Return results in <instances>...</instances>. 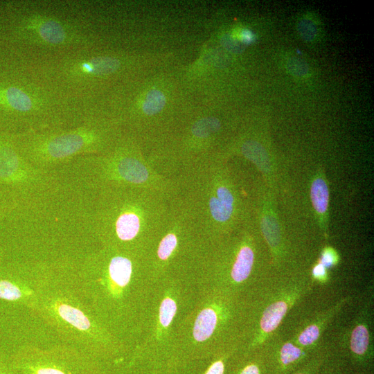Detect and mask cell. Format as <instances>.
I'll return each mask as SVG.
<instances>
[{
	"label": "cell",
	"instance_id": "obj_11",
	"mask_svg": "<svg viewBox=\"0 0 374 374\" xmlns=\"http://www.w3.org/2000/svg\"><path fill=\"white\" fill-rule=\"evenodd\" d=\"M209 243L175 195L165 226L145 254L148 267L159 270L173 264L197 265Z\"/></svg>",
	"mask_w": 374,
	"mask_h": 374
},
{
	"label": "cell",
	"instance_id": "obj_1",
	"mask_svg": "<svg viewBox=\"0 0 374 374\" xmlns=\"http://www.w3.org/2000/svg\"><path fill=\"white\" fill-rule=\"evenodd\" d=\"M88 113L87 104L63 93L0 45V131L18 134L61 126Z\"/></svg>",
	"mask_w": 374,
	"mask_h": 374
},
{
	"label": "cell",
	"instance_id": "obj_16",
	"mask_svg": "<svg viewBox=\"0 0 374 374\" xmlns=\"http://www.w3.org/2000/svg\"><path fill=\"white\" fill-rule=\"evenodd\" d=\"M261 348L269 374H290L319 349L315 352L306 350L296 344L290 337H284L277 332Z\"/></svg>",
	"mask_w": 374,
	"mask_h": 374
},
{
	"label": "cell",
	"instance_id": "obj_6",
	"mask_svg": "<svg viewBox=\"0 0 374 374\" xmlns=\"http://www.w3.org/2000/svg\"><path fill=\"white\" fill-rule=\"evenodd\" d=\"M13 135L24 158L42 169L100 154L111 148L106 130L91 114L75 125H64Z\"/></svg>",
	"mask_w": 374,
	"mask_h": 374
},
{
	"label": "cell",
	"instance_id": "obj_12",
	"mask_svg": "<svg viewBox=\"0 0 374 374\" xmlns=\"http://www.w3.org/2000/svg\"><path fill=\"white\" fill-rule=\"evenodd\" d=\"M13 374H105L98 359L75 347L27 345L10 360Z\"/></svg>",
	"mask_w": 374,
	"mask_h": 374
},
{
	"label": "cell",
	"instance_id": "obj_33",
	"mask_svg": "<svg viewBox=\"0 0 374 374\" xmlns=\"http://www.w3.org/2000/svg\"><path fill=\"white\" fill-rule=\"evenodd\" d=\"M353 374H373V371H371V370L353 371Z\"/></svg>",
	"mask_w": 374,
	"mask_h": 374
},
{
	"label": "cell",
	"instance_id": "obj_17",
	"mask_svg": "<svg viewBox=\"0 0 374 374\" xmlns=\"http://www.w3.org/2000/svg\"><path fill=\"white\" fill-rule=\"evenodd\" d=\"M351 299V296H344L326 309L305 320L296 328L290 339L306 350L317 351L323 344L321 337L323 333Z\"/></svg>",
	"mask_w": 374,
	"mask_h": 374
},
{
	"label": "cell",
	"instance_id": "obj_20",
	"mask_svg": "<svg viewBox=\"0 0 374 374\" xmlns=\"http://www.w3.org/2000/svg\"><path fill=\"white\" fill-rule=\"evenodd\" d=\"M328 344H323L319 349L303 365L290 374H321L324 364L333 353Z\"/></svg>",
	"mask_w": 374,
	"mask_h": 374
},
{
	"label": "cell",
	"instance_id": "obj_3",
	"mask_svg": "<svg viewBox=\"0 0 374 374\" xmlns=\"http://www.w3.org/2000/svg\"><path fill=\"white\" fill-rule=\"evenodd\" d=\"M96 193L92 226L101 246L146 254L165 226L174 196L134 187Z\"/></svg>",
	"mask_w": 374,
	"mask_h": 374
},
{
	"label": "cell",
	"instance_id": "obj_22",
	"mask_svg": "<svg viewBox=\"0 0 374 374\" xmlns=\"http://www.w3.org/2000/svg\"><path fill=\"white\" fill-rule=\"evenodd\" d=\"M166 97L163 93L157 89L150 90L143 103V112L152 116L160 112L166 105Z\"/></svg>",
	"mask_w": 374,
	"mask_h": 374
},
{
	"label": "cell",
	"instance_id": "obj_32",
	"mask_svg": "<svg viewBox=\"0 0 374 374\" xmlns=\"http://www.w3.org/2000/svg\"><path fill=\"white\" fill-rule=\"evenodd\" d=\"M240 38V41L244 44H248L253 41L254 37H253V33L250 30H244L241 32Z\"/></svg>",
	"mask_w": 374,
	"mask_h": 374
},
{
	"label": "cell",
	"instance_id": "obj_29",
	"mask_svg": "<svg viewBox=\"0 0 374 374\" xmlns=\"http://www.w3.org/2000/svg\"><path fill=\"white\" fill-rule=\"evenodd\" d=\"M328 269H327L320 262H317L312 269L310 274V277L312 283L317 282L318 283H326L328 280Z\"/></svg>",
	"mask_w": 374,
	"mask_h": 374
},
{
	"label": "cell",
	"instance_id": "obj_28",
	"mask_svg": "<svg viewBox=\"0 0 374 374\" xmlns=\"http://www.w3.org/2000/svg\"><path fill=\"white\" fill-rule=\"evenodd\" d=\"M287 68L293 75L298 77L305 76L308 72V66L303 60L292 57L287 60Z\"/></svg>",
	"mask_w": 374,
	"mask_h": 374
},
{
	"label": "cell",
	"instance_id": "obj_15",
	"mask_svg": "<svg viewBox=\"0 0 374 374\" xmlns=\"http://www.w3.org/2000/svg\"><path fill=\"white\" fill-rule=\"evenodd\" d=\"M45 263H20L0 267V299L27 308L33 303Z\"/></svg>",
	"mask_w": 374,
	"mask_h": 374
},
{
	"label": "cell",
	"instance_id": "obj_24",
	"mask_svg": "<svg viewBox=\"0 0 374 374\" xmlns=\"http://www.w3.org/2000/svg\"><path fill=\"white\" fill-rule=\"evenodd\" d=\"M235 352V349L233 347L231 350L221 353L210 365L204 374H225L227 361Z\"/></svg>",
	"mask_w": 374,
	"mask_h": 374
},
{
	"label": "cell",
	"instance_id": "obj_34",
	"mask_svg": "<svg viewBox=\"0 0 374 374\" xmlns=\"http://www.w3.org/2000/svg\"><path fill=\"white\" fill-rule=\"evenodd\" d=\"M0 4H1V3H0Z\"/></svg>",
	"mask_w": 374,
	"mask_h": 374
},
{
	"label": "cell",
	"instance_id": "obj_19",
	"mask_svg": "<svg viewBox=\"0 0 374 374\" xmlns=\"http://www.w3.org/2000/svg\"><path fill=\"white\" fill-rule=\"evenodd\" d=\"M310 198L317 216L325 223L328 209L329 190L323 176L318 175L313 179L310 186Z\"/></svg>",
	"mask_w": 374,
	"mask_h": 374
},
{
	"label": "cell",
	"instance_id": "obj_31",
	"mask_svg": "<svg viewBox=\"0 0 374 374\" xmlns=\"http://www.w3.org/2000/svg\"><path fill=\"white\" fill-rule=\"evenodd\" d=\"M18 204L10 197L0 192V222Z\"/></svg>",
	"mask_w": 374,
	"mask_h": 374
},
{
	"label": "cell",
	"instance_id": "obj_13",
	"mask_svg": "<svg viewBox=\"0 0 374 374\" xmlns=\"http://www.w3.org/2000/svg\"><path fill=\"white\" fill-rule=\"evenodd\" d=\"M53 181L47 170L39 168L19 152L13 134L0 131V192L19 204L32 190L46 188Z\"/></svg>",
	"mask_w": 374,
	"mask_h": 374
},
{
	"label": "cell",
	"instance_id": "obj_9",
	"mask_svg": "<svg viewBox=\"0 0 374 374\" xmlns=\"http://www.w3.org/2000/svg\"><path fill=\"white\" fill-rule=\"evenodd\" d=\"M310 276L279 269L272 272L251 299V321L246 351L261 348L279 328L292 308L312 290Z\"/></svg>",
	"mask_w": 374,
	"mask_h": 374
},
{
	"label": "cell",
	"instance_id": "obj_4",
	"mask_svg": "<svg viewBox=\"0 0 374 374\" xmlns=\"http://www.w3.org/2000/svg\"><path fill=\"white\" fill-rule=\"evenodd\" d=\"M172 180L176 197L209 242L231 234L249 221V208L223 162L208 159Z\"/></svg>",
	"mask_w": 374,
	"mask_h": 374
},
{
	"label": "cell",
	"instance_id": "obj_26",
	"mask_svg": "<svg viewBox=\"0 0 374 374\" xmlns=\"http://www.w3.org/2000/svg\"><path fill=\"white\" fill-rule=\"evenodd\" d=\"M297 30L303 39L307 42L314 39L317 30L315 24L309 19H301L297 25Z\"/></svg>",
	"mask_w": 374,
	"mask_h": 374
},
{
	"label": "cell",
	"instance_id": "obj_27",
	"mask_svg": "<svg viewBox=\"0 0 374 374\" xmlns=\"http://www.w3.org/2000/svg\"><path fill=\"white\" fill-rule=\"evenodd\" d=\"M338 253L331 247H326L321 251L318 260L327 269L336 266L339 262Z\"/></svg>",
	"mask_w": 374,
	"mask_h": 374
},
{
	"label": "cell",
	"instance_id": "obj_10",
	"mask_svg": "<svg viewBox=\"0 0 374 374\" xmlns=\"http://www.w3.org/2000/svg\"><path fill=\"white\" fill-rule=\"evenodd\" d=\"M96 191L110 187H134L175 196V181L157 171L137 149L127 144L111 147L96 154L80 157Z\"/></svg>",
	"mask_w": 374,
	"mask_h": 374
},
{
	"label": "cell",
	"instance_id": "obj_25",
	"mask_svg": "<svg viewBox=\"0 0 374 374\" xmlns=\"http://www.w3.org/2000/svg\"><path fill=\"white\" fill-rule=\"evenodd\" d=\"M344 362L334 351L324 364L321 374H345Z\"/></svg>",
	"mask_w": 374,
	"mask_h": 374
},
{
	"label": "cell",
	"instance_id": "obj_8",
	"mask_svg": "<svg viewBox=\"0 0 374 374\" xmlns=\"http://www.w3.org/2000/svg\"><path fill=\"white\" fill-rule=\"evenodd\" d=\"M148 269L145 254L102 246L77 265L82 288L103 319L123 295L136 273Z\"/></svg>",
	"mask_w": 374,
	"mask_h": 374
},
{
	"label": "cell",
	"instance_id": "obj_18",
	"mask_svg": "<svg viewBox=\"0 0 374 374\" xmlns=\"http://www.w3.org/2000/svg\"><path fill=\"white\" fill-rule=\"evenodd\" d=\"M228 374H269L262 348L245 351L244 355L232 365Z\"/></svg>",
	"mask_w": 374,
	"mask_h": 374
},
{
	"label": "cell",
	"instance_id": "obj_7",
	"mask_svg": "<svg viewBox=\"0 0 374 374\" xmlns=\"http://www.w3.org/2000/svg\"><path fill=\"white\" fill-rule=\"evenodd\" d=\"M248 221L231 234L212 242L201 262L211 269L229 293L251 284L256 292L273 272L265 249ZM237 295V294H235Z\"/></svg>",
	"mask_w": 374,
	"mask_h": 374
},
{
	"label": "cell",
	"instance_id": "obj_23",
	"mask_svg": "<svg viewBox=\"0 0 374 374\" xmlns=\"http://www.w3.org/2000/svg\"><path fill=\"white\" fill-rule=\"evenodd\" d=\"M177 310L175 302L170 298L165 299L159 309V321L163 327H167L172 321Z\"/></svg>",
	"mask_w": 374,
	"mask_h": 374
},
{
	"label": "cell",
	"instance_id": "obj_14",
	"mask_svg": "<svg viewBox=\"0 0 374 374\" xmlns=\"http://www.w3.org/2000/svg\"><path fill=\"white\" fill-rule=\"evenodd\" d=\"M373 286L364 292L357 311L340 337V350L353 371L373 370L374 341L373 332Z\"/></svg>",
	"mask_w": 374,
	"mask_h": 374
},
{
	"label": "cell",
	"instance_id": "obj_30",
	"mask_svg": "<svg viewBox=\"0 0 374 374\" xmlns=\"http://www.w3.org/2000/svg\"><path fill=\"white\" fill-rule=\"evenodd\" d=\"M222 44L228 51L232 53H240L244 50V44L229 34H226L222 37Z\"/></svg>",
	"mask_w": 374,
	"mask_h": 374
},
{
	"label": "cell",
	"instance_id": "obj_2",
	"mask_svg": "<svg viewBox=\"0 0 374 374\" xmlns=\"http://www.w3.org/2000/svg\"><path fill=\"white\" fill-rule=\"evenodd\" d=\"M29 309L64 344L97 359L113 352L112 339L82 288L76 265L44 264Z\"/></svg>",
	"mask_w": 374,
	"mask_h": 374
},
{
	"label": "cell",
	"instance_id": "obj_5",
	"mask_svg": "<svg viewBox=\"0 0 374 374\" xmlns=\"http://www.w3.org/2000/svg\"><path fill=\"white\" fill-rule=\"evenodd\" d=\"M0 45L31 60L90 47V37L86 23L12 1L0 5Z\"/></svg>",
	"mask_w": 374,
	"mask_h": 374
},
{
	"label": "cell",
	"instance_id": "obj_21",
	"mask_svg": "<svg viewBox=\"0 0 374 374\" xmlns=\"http://www.w3.org/2000/svg\"><path fill=\"white\" fill-rule=\"evenodd\" d=\"M243 155L261 168L268 163V157L264 148L257 141H246L241 147Z\"/></svg>",
	"mask_w": 374,
	"mask_h": 374
}]
</instances>
